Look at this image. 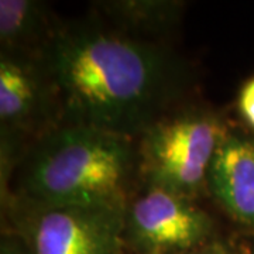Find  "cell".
Here are the masks:
<instances>
[{
  "mask_svg": "<svg viewBox=\"0 0 254 254\" xmlns=\"http://www.w3.org/2000/svg\"><path fill=\"white\" fill-rule=\"evenodd\" d=\"M37 63L58 125L131 140L182 106L192 83L190 65L171 48L100 21L61 26Z\"/></svg>",
  "mask_w": 254,
  "mask_h": 254,
  "instance_id": "6da1fadb",
  "label": "cell"
},
{
  "mask_svg": "<svg viewBox=\"0 0 254 254\" xmlns=\"http://www.w3.org/2000/svg\"><path fill=\"white\" fill-rule=\"evenodd\" d=\"M6 196L43 205L126 209L141 187L137 140L57 125L28 143Z\"/></svg>",
  "mask_w": 254,
  "mask_h": 254,
  "instance_id": "7a4b0ae2",
  "label": "cell"
},
{
  "mask_svg": "<svg viewBox=\"0 0 254 254\" xmlns=\"http://www.w3.org/2000/svg\"><path fill=\"white\" fill-rule=\"evenodd\" d=\"M229 127L218 112L182 105L137 140L141 184L195 200L208 190L213 155Z\"/></svg>",
  "mask_w": 254,
  "mask_h": 254,
  "instance_id": "3957f363",
  "label": "cell"
},
{
  "mask_svg": "<svg viewBox=\"0 0 254 254\" xmlns=\"http://www.w3.org/2000/svg\"><path fill=\"white\" fill-rule=\"evenodd\" d=\"M125 210L43 205L6 196L9 232L30 254H123Z\"/></svg>",
  "mask_w": 254,
  "mask_h": 254,
  "instance_id": "277c9868",
  "label": "cell"
},
{
  "mask_svg": "<svg viewBox=\"0 0 254 254\" xmlns=\"http://www.w3.org/2000/svg\"><path fill=\"white\" fill-rule=\"evenodd\" d=\"M212 239V218L171 190L141 184L127 203L125 246L137 254H181Z\"/></svg>",
  "mask_w": 254,
  "mask_h": 254,
  "instance_id": "5b68a950",
  "label": "cell"
},
{
  "mask_svg": "<svg viewBox=\"0 0 254 254\" xmlns=\"http://www.w3.org/2000/svg\"><path fill=\"white\" fill-rule=\"evenodd\" d=\"M1 145L17 151V138L31 141L58 125L46 78L36 60L0 55Z\"/></svg>",
  "mask_w": 254,
  "mask_h": 254,
  "instance_id": "8992f818",
  "label": "cell"
},
{
  "mask_svg": "<svg viewBox=\"0 0 254 254\" xmlns=\"http://www.w3.org/2000/svg\"><path fill=\"white\" fill-rule=\"evenodd\" d=\"M208 192L254 233V137L229 128L209 167Z\"/></svg>",
  "mask_w": 254,
  "mask_h": 254,
  "instance_id": "52a82bcc",
  "label": "cell"
},
{
  "mask_svg": "<svg viewBox=\"0 0 254 254\" xmlns=\"http://www.w3.org/2000/svg\"><path fill=\"white\" fill-rule=\"evenodd\" d=\"M60 27L43 1H0L1 54L37 61Z\"/></svg>",
  "mask_w": 254,
  "mask_h": 254,
  "instance_id": "ba28073f",
  "label": "cell"
},
{
  "mask_svg": "<svg viewBox=\"0 0 254 254\" xmlns=\"http://www.w3.org/2000/svg\"><path fill=\"white\" fill-rule=\"evenodd\" d=\"M98 9L110 21L112 27L128 36L151 40L175 27L181 17L184 3L168 0H125L102 1Z\"/></svg>",
  "mask_w": 254,
  "mask_h": 254,
  "instance_id": "9c48e42d",
  "label": "cell"
},
{
  "mask_svg": "<svg viewBox=\"0 0 254 254\" xmlns=\"http://www.w3.org/2000/svg\"><path fill=\"white\" fill-rule=\"evenodd\" d=\"M239 110L246 123L254 128V78L246 82L239 93Z\"/></svg>",
  "mask_w": 254,
  "mask_h": 254,
  "instance_id": "30bf717a",
  "label": "cell"
},
{
  "mask_svg": "<svg viewBox=\"0 0 254 254\" xmlns=\"http://www.w3.org/2000/svg\"><path fill=\"white\" fill-rule=\"evenodd\" d=\"M181 254H237V250L236 246L227 245L218 239H212L208 243H203Z\"/></svg>",
  "mask_w": 254,
  "mask_h": 254,
  "instance_id": "8fae6325",
  "label": "cell"
},
{
  "mask_svg": "<svg viewBox=\"0 0 254 254\" xmlns=\"http://www.w3.org/2000/svg\"><path fill=\"white\" fill-rule=\"evenodd\" d=\"M0 254H30L24 243L13 233H3L1 245H0Z\"/></svg>",
  "mask_w": 254,
  "mask_h": 254,
  "instance_id": "7c38bea8",
  "label": "cell"
},
{
  "mask_svg": "<svg viewBox=\"0 0 254 254\" xmlns=\"http://www.w3.org/2000/svg\"><path fill=\"white\" fill-rule=\"evenodd\" d=\"M237 254H254V243L252 245L236 246Z\"/></svg>",
  "mask_w": 254,
  "mask_h": 254,
  "instance_id": "4fadbf2b",
  "label": "cell"
}]
</instances>
